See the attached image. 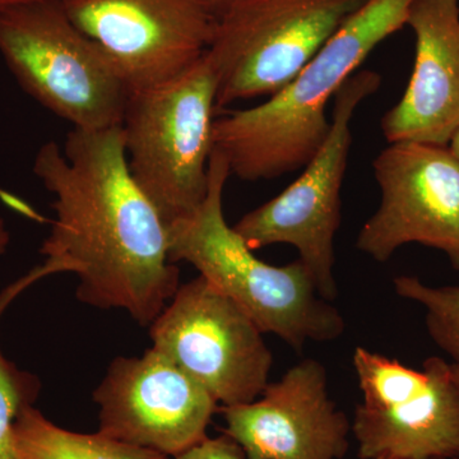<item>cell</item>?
Wrapping results in <instances>:
<instances>
[{"label": "cell", "instance_id": "1", "mask_svg": "<svg viewBox=\"0 0 459 459\" xmlns=\"http://www.w3.org/2000/svg\"><path fill=\"white\" fill-rule=\"evenodd\" d=\"M33 172L54 195L56 219L41 255L77 274V299L123 309L150 327L179 289L166 226L126 161L122 126L72 129L65 148L48 142Z\"/></svg>", "mask_w": 459, "mask_h": 459}, {"label": "cell", "instance_id": "2", "mask_svg": "<svg viewBox=\"0 0 459 459\" xmlns=\"http://www.w3.org/2000/svg\"><path fill=\"white\" fill-rule=\"evenodd\" d=\"M412 2L368 0L282 90L214 117L213 148L230 177L271 180L309 164L328 135V102L377 45L406 26Z\"/></svg>", "mask_w": 459, "mask_h": 459}, {"label": "cell", "instance_id": "3", "mask_svg": "<svg viewBox=\"0 0 459 459\" xmlns=\"http://www.w3.org/2000/svg\"><path fill=\"white\" fill-rule=\"evenodd\" d=\"M229 178L225 156L213 148L204 204L166 226L170 261L190 263L243 307L263 333L276 334L295 351L307 342L337 340L346 327L342 314L323 298L303 262L277 267L261 261L226 221L223 190Z\"/></svg>", "mask_w": 459, "mask_h": 459}, {"label": "cell", "instance_id": "4", "mask_svg": "<svg viewBox=\"0 0 459 459\" xmlns=\"http://www.w3.org/2000/svg\"><path fill=\"white\" fill-rule=\"evenodd\" d=\"M219 84L205 51L183 74L129 96L122 123L129 171L165 226L207 195Z\"/></svg>", "mask_w": 459, "mask_h": 459}, {"label": "cell", "instance_id": "5", "mask_svg": "<svg viewBox=\"0 0 459 459\" xmlns=\"http://www.w3.org/2000/svg\"><path fill=\"white\" fill-rule=\"evenodd\" d=\"M0 54L22 89L74 129L122 126L131 89L119 66L72 22L60 0L0 9Z\"/></svg>", "mask_w": 459, "mask_h": 459}, {"label": "cell", "instance_id": "6", "mask_svg": "<svg viewBox=\"0 0 459 459\" xmlns=\"http://www.w3.org/2000/svg\"><path fill=\"white\" fill-rule=\"evenodd\" d=\"M368 0H244L216 21L207 54L219 72L217 108L271 98Z\"/></svg>", "mask_w": 459, "mask_h": 459}, {"label": "cell", "instance_id": "7", "mask_svg": "<svg viewBox=\"0 0 459 459\" xmlns=\"http://www.w3.org/2000/svg\"><path fill=\"white\" fill-rule=\"evenodd\" d=\"M373 71L353 74L334 96L331 126L303 174L277 197L244 214L234 226L252 250L294 247L323 298L337 296L334 238L341 223V189L352 144L351 120L359 105L379 90Z\"/></svg>", "mask_w": 459, "mask_h": 459}, {"label": "cell", "instance_id": "8", "mask_svg": "<svg viewBox=\"0 0 459 459\" xmlns=\"http://www.w3.org/2000/svg\"><path fill=\"white\" fill-rule=\"evenodd\" d=\"M362 402L351 433L360 459L459 458V386L433 356L413 369L364 347L352 356Z\"/></svg>", "mask_w": 459, "mask_h": 459}, {"label": "cell", "instance_id": "9", "mask_svg": "<svg viewBox=\"0 0 459 459\" xmlns=\"http://www.w3.org/2000/svg\"><path fill=\"white\" fill-rule=\"evenodd\" d=\"M249 314L204 277L179 286L150 325L153 349L221 407L249 403L268 385L272 353Z\"/></svg>", "mask_w": 459, "mask_h": 459}, {"label": "cell", "instance_id": "10", "mask_svg": "<svg viewBox=\"0 0 459 459\" xmlns=\"http://www.w3.org/2000/svg\"><path fill=\"white\" fill-rule=\"evenodd\" d=\"M373 168L382 199L356 247L386 262L400 247L421 244L443 252L459 270V160L449 147L394 142Z\"/></svg>", "mask_w": 459, "mask_h": 459}, {"label": "cell", "instance_id": "11", "mask_svg": "<svg viewBox=\"0 0 459 459\" xmlns=\"http://www.w3.org/2000/svg\"><path fill=\"white\" fill-rule=\"evenodd\" d=\"M99 433L170 459L207 439L219 403L151 347L138 358L115 359L93 392Z\"/></svg>", "mask_w": 459, "mask_h": 459}, {"label": "cell", "instance_id": "12", "mask_svg": "<svg viewBox=\"0 0 459 459\" xmlns=\"http://www.w3.org/2000/svg\"><path fill=\"white\" fill-rule=\"evenodd\" d=\"M119 66L132 92L177 77L204 56L216 20L190 0H60Z\"/></svg>", "mask_w": 459, "mask_h": 459}, {"label": "cell", "instance_id": "13", "mask_svg": "<svg viewBox=\"0 0 459 459\" xmlns=\"http://www.w3.org/2000/svg\"><path fill=\"white\" fill-rule=\"evenodd\" d=\"M223 434L247 459H342L351 422L329 395L327 369L304 359L256 400L220 407Z\"/></svg>", "mask_w": 459, "mask_h": 459}, {"label": "cell", "instance_id": "14", "mask_svg": "<svg viewBox=\"0 0 459 459\" xmlns=\"http://www.w3.org/2000/svg\"><path fill=\"white\" fill-rule=\"evenodd\" d=\"M406 26L415 63L403 96L383 117V134L388 143L449 146L459 128L458 0H413Z\"/></svg>", "mask_w": 459, "mask_h": 459}, {"label": "cell", "instance_id": "15", "mask_svg": "<svg viewBox=\"0 0 459 459\" xmlns=\"http://www.w3.org/2000/svg\"><path fill=\"white\" fill-rule=\"evenodd\" d=\"M18 459H170L115 440L101 433L65 430L45 418L35 406L18 416L13 429Z\"/></svg>", "mask_w": 459, "mask_h": 459}, {"label": "cell", "instance_id": "16", "mask_svg": "<svg viewBox=\"0 0 459 459\" xmlns=\"http://www.w3.org/2000/svg\"><path fill=\"white\" fill-rule=\"evenodd\" d=\"M60 273L53 263L45 261L0 291V320L9 305L33 283ZM41 392L39 377L21 369L5 358L0 349V459H18L14 446V422L27 407L35 406Z\"/></svg>", "mask_w": 459, "mask_h": 459}, {"label": "cell", "instance_id": "17", "mask_svg": "<svg viewBox=\"0 0 459 459\" xmlns=\"http://www.w3.org/2000/svg\"><path fill=\"white\" fill-rule=\"evenodd\" d=\"M395 294L421 305L429 336L444 353L459 361V286H430L418 277L397 276Z\"/></svg>", "mask_w": 459, "mask_h": 459}, {"label": "cell", "instance_id": "18", "mask_svg": "<svg viewBox=\"0 0 459 459\" xmlns=\"http://www.w3.org/2000/svg\"><path fill=\"white\" fill-rule=\"evenodd\" d=\"M172 459H247L238 443L222 434L219 437H210L193 446L188 452Z\"/></svg>", "mask_w": 459, "mask_h": 459}, {"label": "cell", "instance_id": "19", "mask_svg": "<svg viewBox=\"0 0 459 459\" xmlns=\"http://www.w3.org/2000/svg\"><path fill=\"white\" fill-rule=\"evenodd\" d=\"M190 2L197 4L199 8L204 9L207 12L210 16H212L214 20L221 18L226 12L235 7L238 3L244 2V0H190Z\"/></svg>", "mask_w": 459, "mask_h": 459}, {"label": "cell", "instance_id": "20", "mask_svg": "<svg viewBox=\"0 0 459 459\" xmlns=\"http://www.w3.org/2000/svg\"><path fill=\"white\" fill-rule=\"evenodd\" d=\"M11 241V235L5 226L4 220L0 217V255H4Z\"/></svg>", "mask_w": 459, "mask_h": 459}, {"label": "cell", "instance_id": "21", "mask_svg": "<svg viewBox=\"0 0 459 459\" xmlns=\"http://www.w3.org/2000/svg\"><path fill=\"white\" fill-rule=\"evenodd\" d=\"M449 150L452 151L453 155L457 157L459 160V128L458 131L455 132V134L453 135L451 143H449Z\"/></svg>", "mask_w": 459, "mask_h": 459}, {"label": "cell", "instance_id": "22", "mask_svg": "<svg viewBox=\"0 0 459 459\" xmlns=\"http://www.w3.org/2000/svg\"><path fill=\"white\" fill-rule=\"evenodd\" d=\"M32 2V0H0V9L13 7V5L22 4V3Z\"/></svg>", "mask_w": 459, "mask_h": 459}, {"label": "cell", "instance_id": "23", "mask_svg": "<svg viewBox=\"0 0 459 459\" xmlns=\"http://www.w3.org/2000/svg\"><path fill=\"white\" fill-rule=\"evenodd\" d=\"M451 369H452L453 377H455V383H457V385L459 386V361L452 362Z\"/></svg>", "mask_w": 459, "mask_h": 459}, {"label": "cell", "instance_id": "24", "mask_svg": "<svg viewBox=\"0 0 459 459\" xmlns=\"http://www.w3.org/2000/svg\"><path fill=\"white\" fill-rule=\"evenodd\" d=\"M377 459H391V458H377Z\"/></svg>", "mask_w": 459, "mask_h": 459}, {"label": "cell", "instance_id": "25", "mask_svg": "<svg viewBox=\"0 0 459 459\" xmlns=\"http://www.w3.org/2000/svg\"><path fill=\"white\" fill-rule=\"evenodd\" d=\"M455 459H459V458H455Z\"/></svg>", "mask_w": 459, "mask_h": 459}]
</instances>
